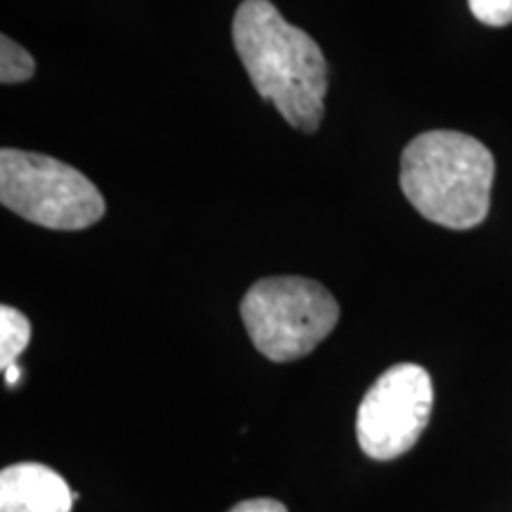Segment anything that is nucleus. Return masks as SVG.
<instances>
[{
    "label": "nucleus",
    "instance_id": "423d86ee",
    "mask_svg": "<svg viewBox=\"0 0 512 512\" xmlns=\"http://www.w3.org/2000/svg\"><path fill=\"white\" fill-rule=\"evenodd\" d=\"M79 494L41 463H17L0 472V512H72Z\"/></svg>",
    "mask_w": 512,
    "mask_h": 512
},
{
    "label": "nucleus",
    "instance_id": "9d476101",
    "mask_svg": "<svg viewBox=\"0 0 512 512\" xmlns=\"http://www.w3.org/2000/svg\"><path fill=\"white\" fill-rule=\"evenodd\" d=\"M228 512H287V508L280 501H273V498H252V501L238 503Z\"/></svg>",
    "mask_w": 512,
    "mask_h": 512
},
{
    "label": "nucleus",
    "instance_id": "9b49d317",
    "mask_svg": "<svg viewBox=\"0 0 512 512\" xmlns=\"http://www.w3.org/2000/svg\"><path fill=\"white\" fill-rule=\"evenodd\" d=\"M5 373V384L8 387H17L19 380H22V368H19V363H12L8 370H3Z\"/></svg>",
    "mask_w": 512,
    "mask_h": 512
},
{
    "label": "nucleus",
    "instance_id": "f03ea898",
    "mask_svg": "<svg viewBox=\"0 0 512 512\" xmlns=\"http://www.w3.org/2000/svg\"><path fill=\"white\" fill-rule=\"evenodd\" d=\"M496 164L489 147L460 131H427L401 155V190L427 221L453 230L486 219Z\"/></svg>",
    "mask_w": 512,
    "mask_h": 512
},
{
    "label": "nucleus",
    "instance_id": "f257e3e1",
    "mask_svg": "<svg viewBox=\"0 0 512 512\" xmlns=\"http://www.w3.org/2000/svg\"><path fill=\"white\" fill-rule=\"evenodd\" d=\"M233 43L256 93L271 100L287 124L316 133L328 93V62L318 43L287 22L271 0H242Z\"/></svg>",
    "mask_w": 512,
    "mask_h": 512
},
{
    "label": "nucleus",
    "instance_id": "20e7f679",
    "mask_svg": "<svg viewBox=\"0 0 512 512\" xmlns=\"http://www.w3.org/2000/svg\"><path fill=\"white\" fill-rule=\"evenodd\" d=\"M0 202L17 216L53 230H83L105 216V197L74 166L48 155L0 152Z\"/></svg>",
    "mask_w": 512,
    "mask_h": 512
},
{
    "label": "nucleus",
    "instance_id": "1a4fd4ad",
    "mask_svg": "<svg viewBox=\"0 0 512 512\" xmlns=\"http://www.w3.org/2000/svg\"><path fill=\"white\" fill-rule=\"evenodd\" d=\"M472 15L486 27H508L512 24V0H467Z\"/></svg>",
    "mask_w": 512,
    "mask_h": 512
},
{
    "label": "nucleus",
    "instance_id": "6e6552de",
    "mask_svg": "<svg viewBox=\"0 0 512 512\" xmlns=\"http://www.w3.org/2000/svg\"><path fill=\"white\" fill-rule=\"evenodd\" d=\"M36 72V62L27 50L12 41L10 36H0V83L15 86L29 81Z\"/></svg>",
    "mask_w": 512,
    "mask_h": 512
},
{
    "label": "nucleus",
    "instance_id": "7ed1b4c3",
    "mask_svg": "<svg viewBox=\"0 0 512 512\" xmlns=\"http://www.w3.org/2000/svg\"><path fill=\"white\" fill-rule=\"evenodd\" d=\"M240 316L254 347L268 361L287 363L311 354L335 330L339 304L316 280L275 275L249 287Z\"/></svg>",
    "mask_w": 512,
    "mask_h": 512
},
{
    "label": "nucleus",
    "instance_id": "39448f33",
    "mask_svg": "<svg viewBox=\"0 0 512 512\" xmlns=\"http://www.w3.org/2000/svg\"><path fill=\"white\" fill-rule=\"evenodd\" d=\"M432 377L415 363H399L377 377L356 413V439L373 460L408 453L430 425Z\"/></svg>",
    "mask_w": 512,
    "mask_h": 512
},
{
    "label": "nucleus",
    "instance_id": "0eeeda50",
    "mask_svg": "<svg viewBox=\"0 0 512 512\" xmlns=\"http://www.w3.org/2000/svg\"><path fill=\"white\" fill-rule=\"evenodd\" d=\"M31 342V323L22 311L0 306V368L8 370Z\"/></svg>",
    "mask_w": 512,
    "mask_h": 512
}]
</instances>
